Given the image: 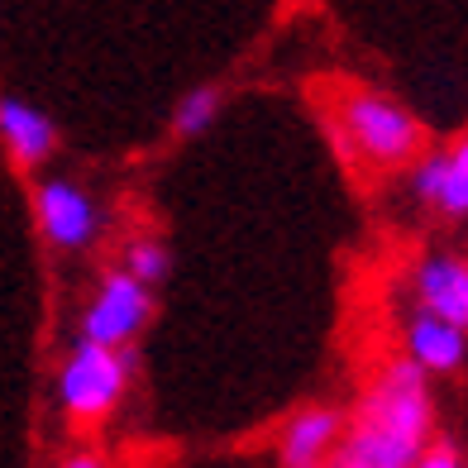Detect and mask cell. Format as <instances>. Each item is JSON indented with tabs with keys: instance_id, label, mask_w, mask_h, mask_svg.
Wrapping results in <instances>:
<instances>
[{
	"instance_id": "3",
	"label": "cell",
	"mask_w": 468,
	"mask_h": 468,
	"mask_svg": "<svg viewBox=\"0 0 468 468\" xmlns=\"http://www.w3.org/2000/svg\"><path fill=\"white\" fill-rule=\"evenodd\" d=\"M130 368H134L130 349H105V345H87V339H81V345L72 349V358L62 364V373H58L62 411H68L77 425L105 420L120 407Z\"/></svg>"
},
{
	"instance_id": "12",
	"label": "cell",
	"mask_w": 468,
	"mask_h": 468,
	"mask_svg": "<svg viewBox=\"0 0 468 468\" xmlns=\"http://www.w3.org/2000/svg\"><path fill=\"white\" fill-rule=\"evenodd\" d=\"M124 272L130 278H139L144 287H154L167 278V249L158 239H134L130 249H124Z\"/></svg>"
},
{
	"instance_id": "5",
	"label": "cell",
	"mask_w": 468,
	"mask_h": 468,
	"mask_svg": "<svg viewBox=\"0 0 468 468\" xmlns=\"http://www.w3.org/2000/svg\"><path fill=\"white\" fill-rule=\"evenodd\" d=\"M34 210H38V229L48 234L58 249H87L96 239V201L68 177H48L34 191Z\"/></svg>"
},
{
	"instance_id": "1",
	"label": "cell",
	"mask_w": 468,
	"mask_h": 468,
	"mask_svg": "<svg viewBox=\"0 0 468 468\" xmlns=\"http://www.w3.org/2000/svg\"><path fill=\"white\" fill-rule=\"evenodd\" d=\"M431 392L411 358L388 364L358 401L349 431H339L321 468H411L431 435Z\"/></svg>"
},
{
	"instance_id": "4",
	"label": "cell",
	"mask_w": 468,
	"mask_h": 468,
	"mask_svg": "<svg viewBox=\"0 0 468 468\" xmlns=\"http://www.w3.org/2000/svg\"><path fill=\"white\" fill-rule=\"evenodd\" d=\"M148 315H154V287H144L124 268L105 272L96 296L81 311V339L105 349H130L134 335L148 325Z\"/></svg>"
},
{
	"instance_id": "8",
	"label": "cell",
	"mask_w": 468,
	"mask_h": 468,
	"mask_svg": "<svg viewBox=\"0 0 468 468\" xmlns=\"http://www.w3.org/2000/svg\"><path fill=\"white\" fill-rule=\"evenodd\" d=\"M339 431H345V416L330 411V407L296 411L287 420V431H282V444H278L282 468H321L325 454H330V444L339 440Z\"/></svg>"
},
{
	"instance_id": "2",
	"label": "cell",
	"mask_w": 468,
	"mask_h": 468,
	"mask_svg": "<svg viewBox=\"0 0 468 468\" xmlns=\"http://www.w3.org/2000/svg\"><path fill=\"white\" fill-rule=\"evenodd\" d=\"M339 139L354 158H368L373 167H401L420 154V124L407 105L378 91H349L339 101Z\"/></svg>"
},
{
	"instance_id": "11",
	"label": "cell",
	"mask_w": 468,
	"mask_h": 468,
	"mask_svg": "<svg viewBox=\"0 0 468 468\" xmlns=\"http://www.w3.org/2000/svg\"><path fill=\"white\" fill-rule=\"evenodd\" d=\"M216 115H220V91H216V87H197V91L177 105L173 130H177L182 139H191V134L210 130V124H216Z\"/></svg>"
},
{
	"instance_id": "13",
	"label": "cell",
	"mask_w": 468,
	"mask_h": 468,
	"mask_svg": "<svg viewBox=\"0 0 468 468\" xmlns=\"http://www.w3.org/2000/svg\"><path fill=\"white\" fill-rule=\"evenodd\" d=\"M411 468H463V459L450 450V444H425V450L411 459Z\"/></svg>"
},
{
	"instance_id": "14",
	"label": "cell",
	"mask_w": 468,
	"mask_h": 468,
	"mask_svg": "<svg viewBox=\"0 0 468 468\" xmlns=\"http://www.w3.org/2000/svg\"><path fill=\"white\" fill-rule=\"evenodd\" d=\"M62 468H105L96 454H77V459H68V463H62Z\"/></svg>"
},
{
	"instance_id": "10",
	"label": "cell",
	"mask_w": 468,
	"mask_h": 468,
	"mask_svg": "<svg viewBox=\"0 0 468 468\" xmlns=\"http://www.w3.org/2000/svg\"><path fill=\"white\" fill-rule=\"evenodd\" d=\"M431 206H440L444 216H468V139H459L454 148L435 154V197Z\"/></svg>"
},
{
	"instance_id": "9",
	"label": "cell",
	"mask_w": 468,
	"mask_h": 468,
	"mask_svg": "<svg viewBox=\"0 0 468 468\" xmlns=\"http://www.w3.org/2000/svg\"><path fill=\"white\" fill-rule=\"evenodd\" d=\"M0 139H5V148L25 163H44L53 154V144H58V130H53V120L44 111H34L29 101H15V96H0Z\"/></svg>"
},
{
	"instance_id": "7",
	"label": "cell",
	"mask_w": 468,
	"mask_h": 468,
	"mask_svg": "<svg viewBox=\"0 0 468 468\" xmlns=\"http://www.w3.org/2000/svg\"><path fill=\"white\" fill-rule=\"evenodd\" d=\"M407 358L420 373H454V368H463V358H468V330L454 325V321H444V315L420 311V315H411V325H407Z\"/></svg>"
},
{
	"instance_id": "6",
	"label": "cell",
	"mask_w": 468,
	"mask_h": 468,
	"mask_svg": "<svg viewBox=\"0 0 468 468\" xmlns=\"http://www.w3.org/2000/svg\"><path fill=\"white\" fill-rule=\"evenodd\" d=\"M416 296L420 311L444 315L468 330V259H454V253H435L416 268Z\"/></svg>"
}]
</instances>
